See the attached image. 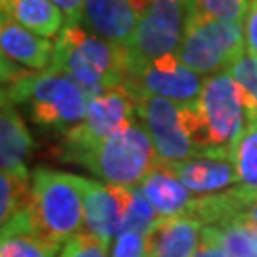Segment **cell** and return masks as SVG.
Returning <instances> with one entry per match:
<instances>
[{
	"mask_svg": "<svg viewBox=\"0 0 257 257\" xmlns=\"http://www.w3.org/2000/svg\"><path fill=\"white\" fill-rule=\"evenodd\" d=\"M59 153L65 162L80 164L105 183L124 187L139 185L158 166V155L147 126L136 118L95 145Z\"/></svg>",
	"mask_w": 257,
	"mask_h": 257,
	"instance_id": "obj_1",
	"label": "cell"
},
{
	"mask_svg": "<svg viewBox=\"0 0 257 257\" xmlns=\"http://www.w3.org/2000/svg\"><path fill=\"white\" fill-rule=\"evenodd\" d=\"M2 97L16 107H25L37 126L63 134L82 122L90 101L71 76L52 69L40 74L25 71L16 80L2 84Z\"/></svg>",
	"mask_w": 257,
	"mask_h": 257,
	"instance_id": "obj_2",
	"label": "cell"
},
{
	"mask_svg": "<svg viewBox=\"0 0 257 257\" xmlns=\"http://www.w3.org/2000/svg\"><path fill=\"white\" fill-rule=\"evenodd\" d=\"M31 213L35 236L59 248L78 232L84 215L86 177L37 168L31 177Z\"/></svg>",
	"mask_w": 257,
	"mask_h": 257,
	"instance_id": "obj_3",
	"label": "cell"
},
{
	"mask_svg": "<svg viewBox=\"0 0 257 257\" xmlns=\"http://www.w3.org/2000/svg\"><path fill=\"white\" fill-rule=\"evenodd\" d=\"M244 23L187 14L177 57L198 74H215L227 71L244 54Z\"/></svg>",
	"mask_w": 257,
	"mask_h": 257,
	"instance_id": "obj_4",
	"label": "cell"
},
{
	"mask_svg": "<svg viewBox=\"0 0 257 257\" xmlns=\"http://www.w3.org/2000/svg\"><path fill=\"white\" fill-rule=\"evenodd\" d=\"M196 107L202 114L211 147L223 158H229L232 145L248 126V110L238 82L229 71L210 74L202 84Z\"/></svg>",
	"mask_w": 257,
	"mask_h": 257,
	"instance_id": "obj_5",
	"label": "cell"
},
{
	"mask_svg": "<svg viewBox=\"0 0 257 257\" xmlns=\"http://www.w3.org/2000/svg\"><path fill=\"white\" fill-rule=\"evenodd\" d=\"M187 4L181 0H151L138 29L126 44L128 76L132 71L168 54H177L185 33Z\"/></svg>",
	"mask_w": 257,
	"mask_h": 257,
	"instance_id": "obj_6",
	"label": "cell"
},
{
	"mask_svg": "<svg viewBox=\"0 0 257 257\" xmlns=\"http://www.w3.org/2000/svg\"><path fill=\"white\" fill-rule=\"evenodd\" d=\"M138 105L139 97L126 86H114L92 97L82 122L63 134L61 151L90 147L110 138L138 116Z\"/></svg>",
	"mask_w": 257,
	"mask_h": 257,
	"instance_id": "obj_7",
	"label": "cell"
},
{
	"mask_svg": "<svg viewBox=\"0 0 257 257\" xmlns=\"http://www.w3.org/2000/svg\"><path fill=\"white\" fill-rule=\"evenodd\" d=\"M202 84L200 74L185 65L177 54H168L132 71L124 86L138 97L160 95L175 103H194L202 92Z\"/></svg>",
	"mask_w": 257,
	"mask_h": 257,
	"instance_id": "obj_8",
	"label": "cell"
},
{
	"mask_svg": "<svg viewBox=\"0 0 257 257\" xmlns=\"http://www.w3.org/2000/svg\"><path fill=\"white\" fill-rule=\"evenodd\" d=\"M179 105L160 95H141L138 105V116L147 126L155 143L158 160L174 162L200 156L198 149L185 134L181 126Z\"/></svg>",
	"mask_w": 257,
	"mask_h": 257,
	"instance_id": "obj_9",
	"label": "cell"
},
{
	"mask_svg": "<svg viewBox=\"0 0 257 257\" xmlns=\"http://www.w3.org/2000/svg\"><path fill=\"white\" fill-rule=\"evenodd\" d=\"M132 189L124 185L86 179L84 185V223L86 229L105 242L116 238L122 229Z\"/></svg>",
	"mask_w": 257,
	"mask_h": 257,
	"instance_id": "obj_10",
	"label": "cell"
},
{
	"mask_svg": "<svg viewBox=\"0 0 257 257\" xmlns=\"http://www.w3.org/2000/svg\"><path fill=\"white\" fill-rule=\"evenodd\" d=\"M204 223L194 215H160L147 232V257H193Z\"/></svg>",
	"mask_w": 257,
	"mask_h": 257,
	"instance_id": "obj_11",
	"label": "cell"
},
{
	"mask_svg": "<svg viewBox=\"0 0 257 257\" xmlns=\"http://www.w3.org/2000/svg\"><path fill=\"white\" fill-rule=\"evenodd\" d=\"M139 18L132 0H84L80 23L93 35L126 46L138 29Z\"/></svg>",
	"mask_w": 257,
	"mask_h": 257,
	"instance_id": "obj_12",
	"label": "cell"
},
{
	"mask_svg": "<svg viewBox=\"0 0 257 257\" xmlns=\"http://www.w3.org/2000/svg\"><path fill=\"white\" fill-rule=\"evenodd\" d=\"M158 164L170 174H174L181 183L194 193H221L238 181L236 168L229 158L215 156H194L187 160H174Z\"/></svg>",
	"mask_w": 257,
	"mask_h": 257,
	"instance_id": "obj_13",
	"label": "cell"
},
{
	"mask_svg": "<svg viewBox=\"0 0 257 257\" xmlns=\"http://www.w3.org/2000/svg\"><path fill=\"white\" fill-rule=\"evenodd\" d=\"M35 151V139L27 130L23 116L12 101L2 97L0 114V158L2 172L29 179L27 160Z\"/></svg>",
	"mask_w": 257,
	"mask_h": 257,
	"instance_id": "obj_14",
	"label": "cell"
},
{
	"mask_svg": "<svg viewBox=\"0 0 257 257\" xmlns=\"http://www.w3.org/2000/svg\"><path fill=\"white\" fill-rule=\"evenodd\" d=\"M0 48L2 55L29 69H48L54 59V48L46 37L37 35L18 21L2 16L0 23Z\"/></svg>",
	"mask_w": 257,
	"mask_h": 257,
	"instance_id": "obj_15",
	"label": "cell"
},
{
	"mask_svg": "<svg viewBox=\"0 0 257 257\" xmlns=\"http://www.w3.org/2000/svg\"><path fill=\"white\" fill-rule=\"evenodd\" d=\"M139 187L160 215H183L191 211L194 204L187 187L160 164L141 181Z\"/></svg>",
	"mask_w": 257,
	"mask_h": 257,
	"instance_id": "obj_16",
	"label": "cell"
},
{
	"mask_svg": "<svg viewBox=\"0 0 257 257\" xmlns=\"http://www.w3.org/2000/svg\"><path fill=\"white\" fill-rule=\"evenodd\" d=\"M2 16L18 21L29 31L52 38L63 29V12L52 0H0Z\"/></svg>",
	"mask_w": 257,
	"mask_h": 257,
	"instance_id": "obj_17",
	"label": "cell"
},
{
	"mask_svg": "<svg viewBox=\"0 0 257 257\" xmlns=\"http://www.w3.org/2000/svg\"><path fill=\"white\" fill-rule=\"evenodd\" d=\"M204 229L219 242L230 257H257L255 236L238 217H230L217 225H204Z\"/></svg>",
	"mask_w": 257,
	"mask_h": 257,
	"instance_id": "obj_18",
	"label": "cell"
},
{
	"mask_svg": "<svg viewBox=\"0 0 257 257\" xmlns=\"http://www.w3.org/2000/svg\"><path fill=\"white\" fill-rule=\"evenodd\" d=\"M219 215L217 223L230 217H238L248 227L257 240V191L248 187H234L229 191H221ZM215 223V225H217Z\"/></svg>",
	"mask_w": 257,
	"mask_h": 257,
	"instance_id": "obj_19",
	"label": "cell"
},
{
	"mask_svg": "<svg viewBox=\"0 0 257 257\" xmlns=\"http://www.w3.org/2000/svg\"><path fill=\"white\" fill-rule=\"evenodd\" d=\"M229 158L236 168L238 183L257 191V122H248L230 149Z\"/></svg>",
	"mask_w": 257,
	"mask_h": 257,
	"instance_id": "obj_20",
	"label": "cell"
},
{
	"mask_svg": "<svg viewBox=\"0 0 257 257\" xmlns=\"http://www.w3.org/2000/svg\"><path fill=\"white\" fill-rule=\"evenodd\" d=\"M232 78L238 82L244 97V105L248 110V122H257V57L255 55L242 54L229 65L227 69Z\"/></svg>",
	"mask_w": 257,
	"mask_h": 257,
	"instance_id": "obj_21",
	"label": "cell"
},
{
	"mask_svg": "<svg viewBox=\"0 0 257 257\" xmlns=\"http://www.w3.org/2000/svg\"><path fill=\"white\" fill-rule=\"evenodd\" d=\"M130 189H132V196H130L128 208H126V213H124L120 232L134 230V232L147 234L149 230L153 229V225L160 219V213L153 208V204L149 202V198L145 196L143 189L139 185H134Z\"/></svg>",
	"mask_w": 257,
	"mask_h": 257,
	"instance_id": "obj_22",
	"label": "cell"
},
{
	"mask_svg": "<svg viewBox=\"0 0 257 257\" xmlns=\"http://www.w3.org/2000/svg\"><path fill=\"white\" fill-rule=\"evenodd\" d=\"M251 0H189L187 14H200L221 21H240L248 16Z\"/></svg>",
	"mask_w": 257,
	"mask_h": 257,
	"instance_id": "obj_23",
	"label": "cell"
},
{
	"mask_svg": "<svg viewBox=\"0 0 257 257\" xmlns=\"http://www.w3.org/2000/svg\"><path fill=\"white\" fill-rule=\"evenodd\" d=\"M31 193H33V185L29 183V179L2 172V208H0L2 223L31 206Z\"/></svg>",
	"mask_w": 257,
	"mask_h": 257,
	"instance_id": "obj_24",
	"label": "cell"
},
{
	"mask_svg": "<svg viewBox=\"0 0 257 257\" xmlns=\"http://www.w3.org/2000/svg\"><path fill=\"white\" fill-rule=\"evenodd\" d=\"M57 248L35 234H16L2 238L0 257H54Z\"/></svg>",
	"mask_w": 257,
	"mask_h": 257,
	"instance_id": "obj_25",
	"label": "cell"
},
{
	"mask_svg": "<svg viewBox=\"0 0 257 257\" xmlns=\"http://www.w3.org/2000/svg\"><path fill=\"white\" fill-rule=\"evenodd\" d=\"M57 257H109V242L86 229L67 240Z\"/></svg>",
	"mask_w": 257,
	"mask_h": 257,
	"instance_id": "obj_26",
	"label": "cell"
},
{
	"mask_svg": "<svg viewBox=\"0 0 257 257\" xmlns=\"http://www.w3.org/2000/svg\"><path fill=\"white\" fill-rule=\"evenodd\" d=\"M112 257H147V234L143 232H120L114 238Z\"/></svg>",
	"mask_w": 257,
	"mask_h": 257,
	"instance_id": "obj_27",
	"label": "cell"
},
{
	"mask_svg": "<svg viewBox=\"0 0 257 257\" xmlns=\"http://www.w3.org/2000/svg\"><path fill=\"white\" fill-rule=\"evenodd\" d=\"M244 37H246V50L257 57V0L251 2V8L244 19Z\"/></svg>",
	"mask_w": 257,
	"mask_h": 257,
	"instance_id": "obj_28",
	"label": "cell"
},
{
	"mask_svg": "<svg viewBox=\"0 0 257 257\" xmlns=\"http://www.w3.org/2000/svg\"><path fill=\"white\" fill-rule=\"evenodd\" d=\"M193 257H230L225 248L221 246L217 240L211 236L206 229H202V240H200V246L193 253Z\"/></svg>",
	"mask_w": 257,
	"mask_h": 257,
	"instance_id": "obj_29",
	"label": "cell"
},
{
	"mask_svg": "<svg viewBox=\"0 0 257 257\" xmlns=\"http://www.w3.org/2000/svg\"><path fill=\"white\" fill-rule=\"evenodd\" d=\"M52 2L63 12L67 21H74V23L82 21L84 0H52Z\"/></svg>",
	"mask_w": 257,
	"mask_h": 257,
	"instance_id": "obj_30",
	"label": "cell"
},
{
	"mask_svg": "<svg viewBox=\"0 0 257 257\" xmlns=\"http://www.w3.org/2000/svg\"><path fill=\"white\" fill-rule=\"evenodd\" d=\"M181 2H185V4H187V2H189V0H181Z\"/></svg>",
	"mask_w": 257,
	"mask_h": 257,
	"instance_id": "obj_31",
	"label": "cell"
},
{
	"mask_svg": "<svg viewBox=\"0 0 257 257\" xmlns=\"http://www.w3.org/2000/svg\"><path fill=\"white\" fill-rule=\"evenodd\" d=\"M251 2H255V0H251Z\"/></svg>",
	"mask_w": 257,
	"mask_h": 257,
	"instance_id": "obj_32",
	"label": "cell"
}]
</instances>
